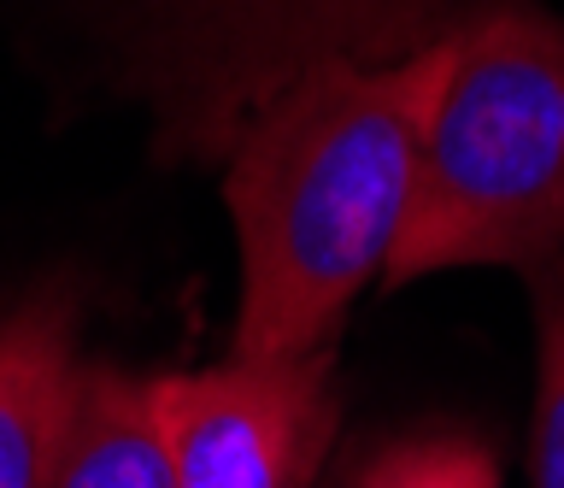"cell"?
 <instances>
[{"label":"cell","instance_id":"4","mask_svg":"<svg viewBox=\"0 0 564 488\" xmlns=\"http://www.w3.org/2000/svg\"><path fill=\"white\" fill-rule=\"evenodd\" d=\"M341 424L335 347L165 371L176 488H317Z\"/></svg>","mask_w":564,"mask_h":488},{"label":"cell","instance_id":"1","mask_svg":"<svg viewBox=\"0 0 564 488\" xmlns=\"http://www.w3.org/2000/svg\"><path fill=\"white\" fill-rule=\"evenodd\" d=\"M430 95L435 42L405 59H324L229 135L218 183L241 259L229 359L335 347L394 253Z\"/></svg>","mask_w":564,"mask_h":488},{"label":"cell","instance_id":"2","mask_svg":"<svg viewBox=\"0 0 564 488\" xmlns=\"http://www.w3.org/2000/svg\"><path fill=\"white\" fill-rule=\"evenodd\" d=\"M564 259V19L541 0H465L435 36V95L417 135L382 289L441 271Z\"/></svg>","mask_w":564,"mask_h":488},{"label":"cell","instance_id":"7","mask_svg":"<svg viewBox=\"0 0 564 488\" xmlns=\"http://www.w3.org/2000/svg\"><path fill=\"white\" fill-rule=\"evenodd\" d=\"M341 488H500V459L476 430L423 424L370 442Z\"/></svg>","mask_w":564,"mask_h":488},{"label":"cell","instance_id":"3","mask_svg":"<svg viewBox=\"0 0 564 488\" xmlns=\"http://www.w3.org/2000/svg\"><path fill=\"white\" fill-rule=\"evenodd\" d=\"M465 0H88L100 72L171 165H218L264 95L324 59H405Z\"/></svg>","mask_w":564,"mask_h":488},{"label":"cell","instance_id":"5","mask_svg":"<svg viewBox=\"0 0 564 488\" xmlns=\"http://www.w3.org/2000/svg\"><path fill=\"white\" fill-rule=\"evenodd\" d=\"M77 294L47 283L0 312V488H47L70 382L83 371Z\"/></svg>","mask_w":564,"mask_h":488},{"label":"cell","instance_id":"6","mask_svg":"<svg viewBox=\"0 0 564 488\" xmlns=\"http://www.w3.org/2000/svg\"><path fill=\"white\" fill-rule=\"evenodd\" d=\"M47 488H176L165 435V371L83 359Z\"/></svg>","mask_w":564,"mask_h":488},{"label":"cell","instance_id":"8","mask_svg":"<svg viewBox=\"0 0 564 488\" xmlns=\"http://www.w3.org/2000/svg\"><path fill=\"white\" fill-rule=\"evenodd\" d=\"M535 294V488H564V259L529 276Z\"/></svg>","mask_w":564,"mask_h":488}]
</instances>
